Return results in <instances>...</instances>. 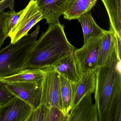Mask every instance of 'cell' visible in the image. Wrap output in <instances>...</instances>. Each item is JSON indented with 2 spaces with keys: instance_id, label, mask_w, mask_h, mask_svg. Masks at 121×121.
<instances>
[{
  "instance_id": "obj_17",
  "label": "cell",
  "mask_w": 121,
  "mask_h": 121,
  "mask_svg": "<svg viewBox=\"0 0 121 121\" xmlns=\"http://www.w3.org/2000/svg\"><path fill=\"white\" fill-rule=\"evenodd\" d=\"M115 35L114 31L110 29L106 31L104 34L100 48L99 67L105 65L115 51Z\"/></svg>"
},
{
  "instance_id": "obj_2",
  "label": "cell",
  "mask_w": 121,
  "mask_h": 121,
  "mask_svg": "<svg viewBox=\"0 0 121 121\" xmlns=\"http://www.w3.org/2000/svg\"><path fill=\"white\" fill-rule=\"evenodd\" d=\"M75 49L68 41L63 25L59 22L51 24L31 50L26 64V69H44L52 67Z\"/></svg>"
},
{
  "instance_id": "obj_3",
  "label": "cell",
  "mask_w": 121,
  "mask_h": 121,
  "mask_svg": "<svg viewBox=\"0 0 121 121\" xmlns=\"http://www.w3.org/2000/svg\"><path fill=\"white\" fill-rule=\"evenodd\" d=\"M39 25L32 33L0 51V78L9 76L26 69L29 54L37 41Z\"/></svg>"
},
{
  "instance_id": "obj_4",
  "label": "cell",
  "mask_w": 121,
  "mask_h": 121,
  "mask_svg": "<svg viewBox=\"0 0 121 121\" xmlns=\"http://www.w3.org/2000/svg\"><path fill=\"white\" fill-rule=\"evenodd\" d=\"M103 35L90 38L84 43L81 48L76 49L73 52L79 73L97 70L99 67L98 63Z\"/></svg>"
},
{
  "instance_id": "obj_16",
  "label": "cell",
  "mask_w": 121,
  "mask_h": 121,
  "mask_svg": "<svg viewBox=\"0 0 121 121\" xmlns=\"http://www.w3.org/2000/svg\"><path fill=\"white\" fill-rule=\"evenodd\" d=\"M78 20L82 29L84 43L91 37L103 35L106 31L97 24L90 11L82 15Z\"/></svg>"
},
{
  "instance_id": "obj_14",
  "label": "cell",
  "mask_w": 121,
  "mask_h": 121,
  "mask_svg": "<svg viewBox=\"0 0 121 121\" xmlns=\"http://www.w3.org/2000/svg\"><path fill=\"white\" fill-rule=\"evenodd\" d=\"M44 74V69L27 68L9 76L0 78V81L6 83L33 82L41 83Z\"/></svg>"
},
{
  "instance_id": "obj_8",
  "label": "cell",
  "mask_w": 121,
  "mask_h": 121,
  "mask_svg": "<svg viewBox=\"0 0 121 121\" xmlns=\"http://www.w3.org/2000/svg\"><path fill=\"white\" fill-rule=\"evenodd\" d=\"M28 103L15 96L0 107V121H26L33 110Z\"/></svg>"
},
{
  "instance_id": "obj_10",
  "label": "cell",
  "mask_w": 121,
  "mask_h": 121,
  "mask_svg": "<svg viewBox=\"0 0 121 121\" xmlns=\"http://www.w3.org/2000/svg\"><path fill=\"white\" fill-rule=\"evenodd\" d=\"M96 70L80 73V79L76 82L73 83V97L71 110L85 95L94 93L95 89Z\"/></svg>"
},
{
  "instance_id": "obj_7",
  "label": "cell",
  "mask_w": 121,
  "mask_h": 121,
  "mask_svg": "<svg viewBox=\"0 0 121 121\" xmlns=\"http://www.w3.org/2000/svg\"><path fill=\"white\" fill-rule=\"evenodd\" d=\"M6 83L7 88L13 96L22 99L33 109L37 108L41 104V83L33 82Z\"/></svg>"
},
{
  "instance_id": "obj_21",
  "label": "cell",
  "mask_w": 121,
  "mask_h": 121,
  "mask_svg": "<svg viewBox=\"0 0 121 121\" xmlns=\"http://www.w3.org/2000/svg\"><path fill=\"white\" fill-rule=\"evenodd\" d=\"M47 109L44 104H41L38 108L32 110L26 121H45Z\"/></svg>"
},
{
  "instance_id": "obj_19",
  "label": "cell",
  "mask_w": 121,
  "mask_h": 121,
  "mask_svg": "<svg viewBox=\"0 0 121 121\" xmlns=\"http://www.w3.org/2000/svg\"><path fill=\"white\" fill-rule=\"evenodd\" d=\"M23 11L24 9L18 12H16L15 10L6 12L2 26V30L7 37H9V34L18 22Z\"/></svg>"
},
{
  "instance_id": "obj_24",
  "label": "cell",
  "mask_w": 121,
  "mask_h": 121,
  "mask_svg": "<svg viewBox=\"0 0 121 121\" xmlns=\"http://www.w3.org/2000/svg\"><path fill=\"white\" fill-rule=\"evenodd\" d=\"M115 47L117 58L121 61V37L116 33L115 35Z\"/></svg>"
},
{
  "instance_id": "obj_13",
  "label": "cell",
  "mask_w": 121,
  "mask_h": 121,
  "mask_svg": "<svg viewBox=\"0 0 121 121\" xmlns=\"http://www.w3.org/2000/svg\"><path fill=\"white\" fill-rule=\"evenodd\" d=\"M97 0H67L63 15L67 20L78 19L82 15L90 12Z\"/></svg>"
},
{
  "instance_id": "obj_9",
  "label": "cell",
  "mask_w": 121,
  "mask_h": 121,
  "mask_svg": "<svg viewBox=\"0 0 121 121\" xmlns=\"http://www.w3.org/2000/svg\"><path fill=\"white\" fill-rule=\"evenodd\" d=\"M92 94L83 97L71 110L68 121H98L97 109L92 102Z\"/></svg>"
},
{
  "instance_id": "obj_15",
  "label": "cell",
  "mask_w": 121,
  "mask_h": 121,
  "mask_svg": "<svg viewBox=\"0 0 121 121\" xmlns=\"http://www.w3.org/2000/svg\"><path fill=\"white\" fill-rule=\"evenodd\" d=\"M109 17L110 29L121 37V0H101Z\"/></svg>"
},
{
  "instance_id": "obj_5",
  "label": "cell",
  "mask_w": 121,
  "mask_h": 121,
  "mask_svg": "<svg viewBox=\"0 0 121 121\" xmlns=\"http://www.w3.org/2000/svg\"><path fill=\"white\" fill-rule=\"evenodd\" d=\"M44 69V76L41 83V104L48 108L56 107L65 112L61 96L60 75L52 66Z\"/></svg>"
},
{
  "instance_id": "obj_20",
  "label": "cell",
  "mask_w": 121,
  "mask_h": 121,
  "mask_svg": "<svg viewBox=\"0 0 121 121\" xmlns=\"http://www.w3.org/2000/svg\"><path fill=\"white\" fill-rule=\"evenodd\" d=\"M69 114L55 107L48 108L45 121H68Z\"/></svg>"
},
{
  "instance_id": "obj_6",
  "label": "cell",
  "mask_w": 121,
  "mask_h": 121,
  "mask_svg": "<svg viewBox=\"0 0 121 121\" xmlns=\"http://www.w3.org/2000/svg\"><path fill=\"white\" fill-rule=\"evenodd\" d=\"M42 18L36 0H31L20 15L18 22L9 35L10 43H16L28 35L30 30Z\"/></svg>"
},
{
  "instance_id": "obj_18",
  "label": "cell",
  "mask_w": 121,
  "mask_h": 121,
  "mask_svg": "<svg viewBox=\"0 0 121 121\" xmlns=\"http://www.w3.org/2000/svg\"><path fill=\"white\" fill-rule=\"evenodd\" d=\"M60 75V74H59ZM61 96L64 110L66 113L69 114L71 108L73 97V82L60 75Z\"/></svg>"
},
{
  "instance_id": "obj_23",
  "label": "cell",
  "mask_w": 121,
  "mask_h": 121,
  "mask_svg": "<svg viewBox=\"0 0 121 121\" xmlns=\"http://www.w3.org/2000/svg\"><path fill=\"white\" fill-rule=\"evenodd\" d=\"M6 12H3L0 14V51L1 49V47L4 43L5 39L7 38L4 34L2 30V26L5 17Z\"/></svg>"
},
{
  "instance_id": "obj_12",
  "label": "cell",
  "mask_w": 121,
  "mask_h": 121,
  "mask_svg": "<svg viewBox=\"0 0 121 121\" xmlns=\"http://www.w3.org/2000/svg\"><path fill=\"white\" fill-rule=\"evenodd\" d=\"M52 67L60 75L72 82H76L80 79L73 52L61 59Z\"/></svg>"
},
{
  "instance_id": "obj_11",
  "label": "cell",
  "mask_w": 121,
  "mask_h": 121,
  "mask_svg": "<svg viewBox=\"0 0 121 121\" xmlns=\"http://www.w3.org/2000/svg\"><path fill=\"white\" fill-rule=\"evenodd\" d=\"M67 0H36L42 18L49 24L57 23L63 14Z\"/></svg>"
},
{
  "instance_id": "obj_1",
  "label": "cell",
  "mask_w": 121,
  "mask_h": 121,
  "mask_svg": "<svg viewBox=\"0 0 121 121\" xmlns=\"http://www.w3.org/2000/svg\"><path fill=\"white\" fill-rule=\"evenodd\" d=\"M121 61L115 50L96 70L95 92L98 121H121Z\"/></svg>"
},
{
  "instance_id": "obj_22",
  "label": "cell",
  "mask_w": 121,
  "mask_h": 121,
  "mask_svg": "<svg viewBox=\"0 0 121 121\" xmlns=\"http://www.w3.org/2000/svg\"><path fill=\"white\" fill-rule=\"evenodd\" d=\"M13 97L7 88V83L0 81V107L7 103Z\"/></svg>"
}]
</instances>
